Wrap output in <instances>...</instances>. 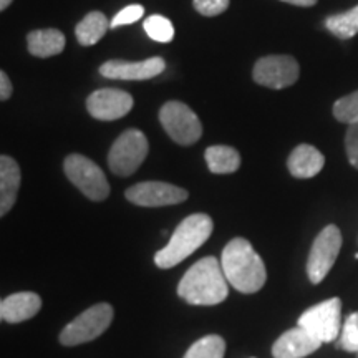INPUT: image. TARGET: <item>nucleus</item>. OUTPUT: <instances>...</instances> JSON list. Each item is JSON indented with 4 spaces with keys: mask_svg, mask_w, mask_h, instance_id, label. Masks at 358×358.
<instances>
[{
    "mask_svg": "<svg viewBox=\"0 0 358 358\" xmlns=\"http://www.w3.org/2000/svg\"><path fill=\"white\" fill-rule=\"evenodd\" d=\"M159 122L164 131L178 145H194L203 134V124L198 115L182 101H168L166 105H163V108L159 110Z\"/></svg>",
    "mask_w": 358,
    "mask_h": 358,
    "instance_id": "0eeeda50",
    "label": "nucleus"
},
{
    "mask_svg": "<svg viewBox=\"0 0 358 358\" xmlns=\"http://www.w3.org/2000/svg\"><path fill=\"white\" fill-rule=\"evenodd\" d=\"M221 266L227 282L243 294L259 292L267 280L264 261L243 237H236L224 248Z\"/></svg>",
    "mask_w": 358,
    "mask_h": 358,
    "instance_id": "f03ea898",
    "label": "nucleus"
},
{
    "mask_svg": "<svg viewBox=\"0 0 358 358\" xmlns=\"http://www.w3.org/2000/svg\"><path fill=\"white\" fill-rule=\"evenodd\" d=\"M345 148L348 161L353 168L358 169V123L348 124L347 136H345Z\"/></svg>",
    "mask_w": 358,
    "mask_h": 358,
    "instance_id": "cd10ccee",
    "label": "nucleus"
},
{
    "mask_svg": "<svg viewBox=\"0 0 358 358\" xmlns=\"http://www.w3.org/2000/svg\"><path fill=\"white\" fill-rule=\"evenodd\" d=\"M226 342L219 335H206L189 347L185 358H224Z\"/></svg>",
    "mask_w": 358,
    "mask_h": 358,
    "instance_id": "4be33fe9",
    "label": "nucleus"
},
{
    "mask_svg": "<svg viewBox=\"0 0 358 358\" xmlns=\"http://www.w3.org/2000/svg\"><path fill=\"white\" fill-rule=\"evenodd\" d=\"M42 307V299L35 292H17L8 295L2 302L3 320L8 324H19L35 317Z\"/></svg>",
    "mask_w": 358,
    "mask_h": 358,
    "instance_id": "f3484780",
    "label": "nucleus"
},
{
    "mask_svg": "<svg viewBox=\"0 0 358 358\" xmlns=\"http://www.w3.org/2000/svg\"><path fill=\"white\" fill-rule=\"evenodd\" d=\"M148 155V140L140 129H127L111 146L108 166L118 176H131Z\"/></svg>",
    "mask_w": 358,
    "mask_h": 358,
    "instance_id": "6e6552de",
    "label": "nucleus"
},
{
    "mask_svg": "<svg viewBox=\"0 0 358 358\" xmlns=\"http://www.w3.org/2000/svg\"><path fill=\"white\" fill-rule=\"evenodd\" d=\"M325 164L324 155L310 145H299L290 153L287 168L294 178L308 179L317 176Z\"/></svg>",
    "mask_w": 358,
    "mask_h": 358,
    "instance_id": "dca6fc26",
    "label": "nucleus"
},
{
    "mask_svg": "<svg viewBox=\"0 0 358 358\" xmlns=\"http://www.w3.org/2000/svg\"><path fill=\"white\" fill-rule=\"evenodd\" d=\"M164 69L166 62L161 57H153L143 62L108 60L100 66V73L110 80H150L163 73Z\"/></svg>",
    "mask_w": 358,
    "mask_h": 358,
    "instance_id": "ddd939ff",
    "label": "nucleus"
},
{
    "mask_svg": "<svg viewBox=\"0 0 358 358\" xmlns=\"http://www.w3.org/2000/svg\"><path fill=\"white\" fill-rule=\"evenodd\" d=\"M334 116L342 123H358V90L335 101Z\"/></svg>",
    "mask_w": 358,
    "mask_h": 358,
    "instance_id": "b1692460",
    "label": "nucleus"
},
{
    "mask_svg": "<svg viewBox=\"0 0 358 358\" xmlns=\"http://www.w3.org/2000/svg\"><path fill=\"white\" fill-rule=\"evenodd\" d=\"M2 302H3V301H0V320H3V313H2Z\"/></svg>",
    "mask_w": 358,
    "mask_h": 358,
    "instance_id": "2f4dec72",
    "label": "nucleus"
},
{
    "mask_svg": "<svg viewBox=\"0 0 358 358\" xmlns=\"http://www.w3.org/2000/svg\"><path fill=\"white\" fill-rule=\"evenodd\" d=\"M10 3H12V0H0V12L6 10V8L10 6Z\"/></svg>",
    "mask_w": 358,
    "mask_h": 358,
    "instance_id": "7c9ffc66",
    "label": "nucleus"
},
{
    "mask_svg": "<svg viewBox=\"0 0 358 358\" xmlns=\"http://www.w3.org/2000/svg\"><path fill=\"white\" fill-rule=\"evenodd\" d=\"M27 43H29V52L34 57H55L58 53L64 52L65 35L57 29L34 30V32L27 35Z\"/></svg>",
    "mask_w": 358,
    "mask_h": 358,
    "instance_id": "a211bd4d",
    "label": "nucleus"
},
{
    "mask_svg": "<svg viewBox=\"0 0 358 358\" xmlns=\"http://www.w3.org/2000/svg\"><path fill=\"white\" fill-rule=\"evenodd\" d=\"M133 108V96L116 88H103L93 92L87 100L88 113L101 122L123 118Z\"/></svg>",
    "mask_w": 358,
    "mask_h": 358,
    "instance_id": "f8f14e48",
    "label": "nucleus"
},
{
    "mask_svg": "<svg viewBox=\"0 0 358 358\" xmlns=\"http://www.w3.org/2000/svg\"><path fill=\"white\" fill-rule=\"evenodd\" d=\"M325 27L338 38H352L358 34V6L350 10L330 15L325 19Z\"/></svg>",
    "mask_w": 358,
    "mask_h": 358,
    "instance_id": "412c9836",
    "label": "nucleus"
},
{
    "mask_svg": "<svg viewBox=\"0 0 358 358\" xmlns=\"http://www.w3.org/2000/svg\"><path fill=\"white\" fill-rule=\"evenodd\" d=\"M12 82L6 71L0 70V101H6L12 96Z\"/></svg>",
    "mask_w": 358,
    "mask_h": 358,
    "instance_id": "c85d7f7f",
    "label": "nucleus"
},
{
    "mask_svg": "<svg viewBox=\"0 0 358 358\" xmlns=\"http://www.w3.org/2000/svg\"><path fill=\"white\" fill-rule=\"evenodd\" d=\"M342 249V232L337 226L330 224L322 229L313 241L307 261V275L312 284H320L337 261Z\"/></svg>",
    "mask_w": 358,
    "mask_h": 358,
    "instance_id": "1a4fd4ad",
    "label": "nucleus"
},
{
    "mask_svg": "<svg viewBox=\"0 0 358 358\" xmlns=\"http://www.w3.org/2000/svg\"><path fill=\"white\" fill-rule=\"evenodd\" d=\"M213 219L208 214H191L176 227L169 243L155 254L159 268H171L198 250L213 234Z\"/></svg>",
    "mask_w": 358,
    "mask_h": 358,
    "instance_id": "7ed1b4c3",
    "label": "nucleus"
},
{
    "mask_svg": "<svg viewBox=\"0 0 358 358\" xmlns=\"http://www.w3.org/2000/svg\"><path fill=\"white\" fill-rule=\"evenodd\" d=\"M282 2L292 3V6H299V7H312L315 6L317 0H282Z\"/></svg>",
    "mask_w": 358,
    "mask_h": 358,
    "instance_id": "c756f323",
    "label": "nucleus"
},
{
    "mask_svg": "<svg viewBox=\"0 0 358 358\" xmlns=\"http://www.w3.org/2000/svg\"><path fill=\"white\" fill-rule=\"evenodd\" d=\"M64 169L66 178L92 201H105L110 194V185L105 173L96 163L82 155L66 156Z\"/></svg>",
    "mask_w": 358,
    "mask_h": 358,
    "instance_id": "39448f33",
    "label": "nucleus"
},
{
    "mask_svg": "<svg viewBox=\"0 0 358 358\" xmlns=\"http://www.w3.org/2000/svg\"><path fill=\"white\" fill-rule=\"evenodd\" d=\"M192 3L196 10L206 17H216L229 7V0H192Z\"/></svg>",
    "mask_w": 358,
    "mask_h": 358,
    "instance_id": "bb28decb",
    "label": "nucleus"
},
{
    "mask_svg": "<svg viewBox=\"0 0 358 358\" xmlns=\"http://www.w3.org/2000/svg\"><path fill=\"white\" fill-rule=\"evenodd\" d=\"M143 13H145V7L138 6V3H134V6L124 7L123 10H120L113 17V20L110 22V27H111V29H116V27L134 24V22H138L141 19Z\"/></svg>",
    "mask_w": 358,
    "mask_h": 358,
    "instance_id": "a878e982",
    "label": "nucleus"
},
{
    "mask_svg": "<svg viewBox=\"0 0 358 358\" xmlns=\"http://www.w3.org/2000/svg\"><path fill=\"white\" fill-rule=\"evenodd\" d=\"M299 69L297 60L289 55H268L257 60L254 66L252 77L256 83L262 85L267 88H287L299 80Z\"/></svg>",
    "mask_w": 358,
    "mask_h": 358,
    "instance_id": "9d476101",
    "label": "nucleus"
},
{
    "mask_svg": "<svg viewBox=\"0 0 358 358\" xmlns=\"http://www.w3.org/2000/svg\"><path fill=\"white\" fill-rule=\"evenodd\" d=\"M206 163L214 174L236 173L241 166V155L231 146L216 145L206 150Z\"/></svg>",
    "mask_w": 358,
    "mask_h": 358,
    "instance_id": "6ab92c4d",
    "label": "nucleus"
},
{
    "mask_svg": "<svg viewBox=\"0 0 358 358\" xmlns=\"http://www.w3.org/2000/svg\"><path fill=\"white\" fill-rule=\"evenodd\" d=\"M145 32L148 37L156 40V42L168 43L174 38V27L171 20L163 15H151L145 20Z\"/></svg>",
    "mask_w": 358,
    "mask_h": 358,
    "instance_id": "5701e85b",
    "label": "nucleus"
},
{
    "mask_svg": "<svg viewBox=\"0 0 358 358\" xmlns=\"http://www.w3.org/2000/svg\"><path fill=\"white\" fill-rule=\"evenodd\" d=\"M320 347L322 342L319 338L297 325L275 340L274 347H272V355L274 358H303L317 352Z\"/></svg>",
    "mask_w": 358,
    "mask_h": 358,
    "instance_id": "4468645a",
    "label": "nucleus"
},
{
    "mask_svg": "<svg viewBox=\"0 0 358 358\" xmlns=\"http://www.w3.org/2000/svg\"><path fill=\"white\" fill-rule=\"evenodd\" d=\"M113 320V307L110 303H96L90 307L77 319H73L62 330L60 342L66 347L82 345L85 342H92L105 332Z\"/></svg>",
    "mask_w": 358,
    "mask_h": 358,
    "instance_id": "20e7f679",
    "label": "nucleus"
},
{
    "mask_svg": "<svg viewBox=\"0 0 358 358\" xmlns=\"http://www.w3.org/2000/svg\"><path fill=\"white\" fill-rule=\"evenodd\" d=\"M22 174L17 161L10 156H0V217L10 211L20 189Z\"/></svg>",
    "mask_w": 358,
    "mask_h": 358,
    "instance_id": "2eb2a0df",
    "label": "nucleus"
},
{
    "mask_svg": "<svg viewBox=\"0 0 358 358\" xmlns=\"http://www.w3.org/2000/svg\"><path fill=\"white\" fill-rule=\"evenodd\" d=\"M229 294L221 262L209 256L191 266L178 285V295L191 306H217Z\"/></svg>",
    "mask_w": 358,
    "mask_h": 358,
    "instance_id": "f257e3e1",
    "label": "nucleus"
},
{
    "mask_svg": "<svg viewBox=\"0 0 358 358\" xmlns=\"http://www.w3.org/2000/svg\"><path fill=\"white\" fill-rule=\"evenodd\" d=\"M129 203L143 206V208H161V206H173L185 203L187 191L169 182L145 181L138 182L124 192Z\"/></svg>",
    "mask_w": 358,
    "mask_h": 358,
    "instance_id": "9b49d317",
    "label": "nucleus"
},
{
    "mask_svg": "<svg viewBox=\"0 0 358 358\" xmlns=\"http://www.w3.org/2000/svg\"><path fill=\"white\" fill-rule=\"evenodd\" d=\"M337 347L347 352L358 353V312L347 317L342 332H340Z\"/></svg>",
    "mask_w": 358,
    "mask_h": 358,
    "instance_id": "393cba45",
    "label": "nucleus"
},
{
    "mask_svg": "<svg viewBox=\"0 0 358 358\" xmlns=\"http://www.w3.org/2000/svg\"><path fill=\"white\" fill-rule=\"evenodd\" d=\"M110 29V22L103 15L101 12H90L80 24L75 27V35H77L78 42L90 47L105 37L106 30Z\"/></svg>",
    "mask_w": 358,
    "mask_h": 358,
    "instance_id": "aec40b11",
    "label": "nucleus"
},
{
    "mask_svg": "<svg viewBox=\"0 0 358 358\" xmlns=\"http://www.w3.org/2000/svg\"><path fill=\"white\" fill-rule=\"evenodd\" d=\"M297 325L310 332L322 343L334 342L342 332V301L334 297L307 308L299 317Z\"/></svg>",
    "mask_w": 358,
    "mask_h": 358,
    "instance_id": "423d86ee",
    "label": "nucleus"
}]
</instances>
